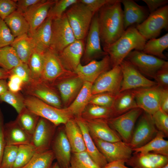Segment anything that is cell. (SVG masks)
Returning <instances> with one entry per match:
<instances>
[{
    "label": "cell",
    "mask_w": 168,
    "mask_h": 168,
    "mask_svg": "<svg viewBox=\"0 0 168 168\" xmlns=\"http://www.w3.org/2000/svg\"><path fill=\"white\" fill-rule=\"evenodd\" d=\"M22 91L26 96L35 97L56 107L63 108L59 94L55 86L40 79H33L23 85Z\"/></svg>",
    "instance_id": "cell-5"
},
{
    "label": "cell",
    "mask_w": 168,
    "mask_h": 168,
    "mask_svg": "<svg viewBox=\"0 0 168 168\" xmlns=\"http://www.w3.org/2000/svg\"><path fill=\"white\" fill-rule=\"evenodd\" d=\"M91 83L85 82L79 93L71 104L67 107L74 117H81L82 114L89 104L92 96Z\"/></svg>",
    "instance_id": "cell-30"
},
{
    "label": "cell",
    "mask_w": 168,
    "mask_h": 168,
    "mask_svg": "<svg viewBox=\"0 0 168 168\" xmlns=\"http://www.w3.org/2000/svg\"><path fill=\"white\" fill-rule=\"evenodd\" d=\"M74 118L82 132L86 152L96 164L102 168L108 162L97 147L89 132L85 121L81 117Z\"/></svg>",
    "instance_id": "cell-27"
},
{
    "label": "cell",
    "mask_w": 168,
    "mask_h": 168,
    "mask_svg": "<svg viewBox=\"0 0 168 168\" xmlns=\"http://www.w3.org/2000/svg\"><path fill=\"white\" fill-rule=\"evenodd\" d=\"M97 147L108 162L124 160L126 162L132 156L133 149L122 141L108 142L93 139Z\"/></svg>",
    "instance_id": "cell-13"
},
{
    "label": "cell",
    "mask_w": 168,
    "mask_h": 168,
    "mask_svg": "<svg viewBox=\"0 0 168 168\" xmlns=\"http://www.w3.org/2000/svg\"><path fill=\"white\" fill-rule=\"evenodd\" d=\"M4 124L3 115L0 108V168L3 154L6 146L3 133Z\"/></svg>",
    "instance_id": "cell-55"
},
{
    "label": "cell",
    "mask_w": 168,
    "mask_h": 168,
    "mask_svg": "<svg viewBox=\"0 0 168 168\" xmlns=\"http://www.w3.org/2000/svg\"><path fill=\"white\" fill-rule=\"evenodd\" d=\"M68 168H101L92 159L86 152L72 153Z\"/></svg>",
    "instance_id": "cell-41"
},
{
    "label": "cell",
    "mask_w": 168,
    "mask_h": 168,
    "mask_svg": "<svg viewBox=\"0 0 168 168\" xmlns=\"http://www.w3.org/2000/svg\"><path fill=\"white\" fill-rule=\"evenodd\" d=\"M153 78L158 85L162 88H168V64L159 70Z\"/></svg>",
    "instance_id": "cell-51"
},
{
    "label": "cell",
    "mask_w": 168,
    "mask_h": 168,
    "mask_svg": "<svg viewBox=\"0 0 168 168\" xmlns=\"http://www.w3.org/2000/svg\"><path fill=\"white\" fill-rule=\"evenodd\" d=\"M10 45L14 49L21 62L27 63L34 48L31 38L28 34H25L15 37Z\"/></svg>",
    "instance_id": "cell-33"
},
{
    "label": "cell",
    "mask_w": 168,
    "mask_h": 168,
    "mask_svg": "<svg viewBox=\"0 0 168 168\" xmlns=\"http://www.w3.org/2000/svg\"><path fill=\"white\" fill-rule=\"evenodd\" d=\"M84 120L93 139L111 142L122 141L118 134L110 126L106 119Z\"/></svg>",
    "instance_id": "cell-22"
},
{
    "label": "cell",
    "mask_w": 168,
    "mask_h": 168,
    "mask_svg": "<svg viewBox=\"0 0 168 168\" xmlns=\"http://www.w3.org/2000/svg\"><path fill=\"white\" fill-rule=\"evenodd\" d=\"M165 136L163 133L158 131L155 137L147 144L133 149L134 153L144 154L152 152L168 156V141L164 139Z\"/></svg>",
    "instance_id": "cell-32"
},
{
    "label": "cell",
    "mask_w": 168,
    "mask_h": 168,
    "mask_svg": "<svg viewBox=\"0 0 168 168\" xmlns=\"http://www.w3.org/2000/svg\"><path fill=\"white\" fill-rule=\"evenodd\" d=\"M160 109L168 114V88H162L160 98Z\"/></svg>",
    "instance_id": "cell-56"
},
{
    "label": "cell",
    "mask_w": 168,
    "mask_h": 168,
    "mask_svg": "<svg viewBox=\"0 0 168 168\" xmlns=\"http://www.w3.org/2000/svg\"><path fill=\"white\" fill-rule=\"evenodd\" d=\"M78 2V0H55L49 11L47 17L52 20L60 17L69 7Z\"/></svg>",
    "instance_id": "cell-44"
},
{
    "label": "cell",
    "mask_w": 168,
    "mask_h": 168,
    "mask_svg": "<svg viewBox=\"0 0 168 168\" xmlns=\"http://www.w3.org/2000/svg\"><path fill=\"white\" fill-rule=\"evenodd\" d=\"M52 31L49 49L58 54L77 40L65 13L52 20Z\"/></svg>",
    "instance_id": "cell-7"
},
{
    "label": "cell",
    "mask_w": 168,
    "mask_h": 168,
    "mask_svg": "<svg viewBox=\"0 0 168 168\" xmlns=\"http://www.w3.org/2000/svg\"><path fill=\"white\" fill-rule=\"evenodd\" d=\"M111 68L110 58L107 55L99 61L93 60L84 65L80 64L74 73L84 82L93 83L102 73Z\"/></svg>",
    "instance_id": "cell-19"
},
{
    "label": "cell",
    "mask_w": 168,
    "mask_h": 168,
    "mask_svg": "<svg viewBox=\"0 0 168 168\" xmlns=\"http://www.w3.org/2000/svg\"><path fill=\"white\" fill-rule=\"evenodd\" d=\"M50 168H62L57 162L53 163Z\"/></svg>",
    "instance_id": "cell-60"
},
{
    "label": "cell",
    "mask_w": 168,
    "mask_h": 168,
    "mask_svg": "<svg viewBox=\"0 0 168 168\" xmlns=\"http://www.w3.org/2000/svg\"><path fill=\"white\" fill-rule=\"evenodd\" d=\"M24 97L20 93L8 90L0 96V102H4L11 105L19 114L26 108Z\"/></svg>",
    "instance_id": "cell-43"
},
{
    "label": "cell",
    "mask_w": 168,
    "mask_h": 168,
    "mask_svg": "<svg viewBox=\"0 0 168 168\" xmlns=\"http://www.w3.org/2000/svg\"><path fill=\"white\" fill-rule=\"evenodd\" d=\"M139 33L147 40L156 38L163 29L168 27V5L164 6L148 16L136 26Z\"/></svg>",
    "instance_id": "cell-6"
},
{
    "label": "cell",
    "mask_w": 168,
    "mask_h": 168,
    "mask_svg": "<svg viewBox=\"0 0 168 168\" xmlns=\"http://www.w3.org/2000/svg\"><path fill=\"white\" fill-rule=\"evenodd\" d=\"M36 152L35 147L31 144L19 146L16 160L12 168H23Z\"/></svg>",
    "instance_id": "cell-42"
},
{
    "label": "cell",
    "mask_w": 168,
    "mask_h": 168,
    "mask_svg": "<svg viewBox=\"0 0 168 168\" xmlns=\"http://www.w3.org/2000/svg\"><path fill=\"white\" fill-rule=\"evenodd\" d=\"M122 79L120 92L138 88L148 87L158 84L150 80L139 72L132 65L124 60L120 64Z\"/></svg>",
    "instance_id": "cell-11"
},
{
    "label": "cell",
    "mask_w": 168,
    "mask_h": 168,
    "mask_svg": "<svg viewBox=\"0 0 168 168\" xmlns=\"http://www.w3.org/2000/svg\"><path fill=\"white\" fill-rule=\"evenodd\" d=\"M98 22L103 47L116 41L125 31L120 0H111L98 11Z\"/></svg>",
    "instance_id": "cell-1"
},
{
    "label": "cell",
    "mask_w": 168,
    "mask_h": 168,
    "mask_svg": "<svg viewBox=\"0 0 168 168\" xmlns=\"http://www.w3.org/2000/svg\"><path fill=\"white\" fill-rule=\"evenodd\" d=\"M162 88L157 85L132 90L138 107L151 115L153 114L160 109Z\"/></svg>",
    "instance_id": "cell-15"
},
{
    "label": "cell",
    "mask_w": 168,
    "mask_h": 168,
    "mask_svg": "<svg viewBox=\"0 0 168 168\" xmlns=\"http://www.w3.org/2000/svg\"><path fill=\"white\" fill-rule=\"evenodd\" d=\"M57 126L43 118L40 117L32 136L31 144L36 152L49 150Z\"/></svg>",
    "instance_id": "cell-17"
},
{
    "label": "cell",
    "mask_w": 168,
    "mask_h": 168,
    "mask_svg": "<svg viewBox=\"0 0 168 168\" xmlns=\"http://www.w3.org/2000/svg\"><path fill=\"white\" fill-rule=\"evenodd\" d=\"M3 133L6 146L31 144L32 135L24 130L15 120L4 124Z\"/></svg>",
    "instance_id": "cell-26"
},
{
    "label": "cell",
    "mask_w": 168,
    "mask_h": 168,
    "mask_svg": "<svg viewBox=\"0 0 168 168\" xmlns=\"http://www.w3.org/2000/svg\"><path fill=\"white\" fill-rule=\"evenodd\" d=\"M40 118L26 107L18 114L15 120L24 130L32 136Z\"/></svg>",
    "instance_id": "cell-36"
},
{
    "label": "cell",
    "mask_w": 168,
    "mask_h": 168,
    "mask_svg": "<svg viewBox=\"0 0 168 168\" xmlns=\"http://www.w3.org/2000/svg\"><path fill=\"white\" fill-rule=\"evenodd\" d=\"M16 8V0H0V18L4 20Z\"/></svg>",
    "instance_id": "cell-50"
},
{
    "label": "cell",
    "mask_w": 168,
    "mask_h": 168,
    "mask_svg": "<svg viewBox=\"0 0 168 168\" xmlns=\"http://www.w3.org/2000/svg\"><path fill=\"white\" fill-rule=\"evenodd\" d=\"M15 38L4 20L0 18V48L10 45Z\"/></svg>",
    "instance_id": "cell-48"
},
{
    "label": "cell",
    "mask_w": 168,
    "mask_h": 168,
    "mask_svg": "<svg viewBox=\"0 0 168 168\" xmlns=\"http://www.w3.org/2000/svg\"><path fill=\"white\" fill-rule=\"evenodd\" d=\"M161 168H168V163L165 165Z\"/></svg>",
    "instance_id": "cell-61"
},
{
    "label": "cell",
    "mask_w": 168,
    "mask_h": 168,
    "mask_svg": "<svg viewBox=\"0 0 168 168\" xmlns=\"http://www.w3.org/2000/svg\"><path fill=\"white\" fill-rule=\"evenodd\" d=\"M64 125V130L70 145L72 153L86 151L82 132L74 118L69 120Z\"/></svg>",
    "instance_id": "cell-29"
},
{
    "label": "cell",
    "mask_w": 168,
    "mask_h": 168,
    "mask_svg": "<svg viewBox=\"0 0 168 168\" xmlns=\"http://www.w3.org/2000/svg\"><path fill=\"white\" fill-rule=\"evenodd\" d=\"M65 13L76 40H83L88 33L94 14L79 0Z\"/></svg>",
    "instance_id": "cell-4"
},
{
    "label": "cell",
    "mask_w": 168,
    "mask_h": 168,
    "mask_svg": "<svg viewBox=\"0 0 168 168\" xmlns=\"http://www.w3.org/2000/svg\"><path fill=\"white\" fill-rule=\"evenodd\" d=\"M147 6L150 14L167 5V0H142Z\"/></svg>",
    "instance_id": "cell-54"
},
{
    "label": "cell",
    "mask_w": 168,
    "mask_h": 168,
    "mask_svg": "<svg viewBox=\"0 0 168 168\" xmlns=\"http://www.w3.org/2000/svg\"><path fill=\"white\" fill-rule=\"evenodd\" d=\"M75 74L64 68L58 53L50 49L44 52V66L40 79L54 85L59 79Z\"/></svg>",
    "instance_id": "cell-10"
},
{
    "label": "cell",
    "mask_w": 168,
    "mask_h": 168,
    "mask_svg": "<svg viewBox=\"0 0 168 168\" xmlns=\"http://www.w3.org/2000/svg\"><path fill=\"white\" fill-rule=\"evenodd\" d=\"M124 60L144 76L153 78L159 70L168 64L167 61L137 50L131 51Z\"/></svg>",
    "instance_id": "cell-9"
},
{
    "label": "cell",
    "mask_w": 168,
    "mask_h": 168,
    "mask_svg": "<svg viewBox=\"0 0 168 168\" xmlns=\"http://www.w3.org/2000/svg\"><path fill=\"white\" fill-rule=\"evenodd\" d=\"M143 111L140 108H136L106 120L110 127L119 135L122 141L128 144L131 141L136 122Z\"/></svg>",
    "instance_id": "cell-8"
},
{
    "label": "cell",
    "mask_w": 168,
    "mask_h": 168,
    "mask_svg": "<svg viewBox=\"0 0 168 168\" xmlns=\"http://www.w3.org/2000/svg\"><path fill=\"white\" fill-rule=\"evenodd\" d=\"M24 100L25 106L28 109L57 126L65 124L74 118L68 107L58 108L31 96L24 97Z\"/></svg>",
    "instance_id": "cell-3"
},
{
    "label": "cell",
    "mask_w": 168,
    "mask_h": 168,
    "mask_svg": "<svg viewBox=\"0 0 168 168\" xmlns=\"http://www.w3.org/2000/svg\"><path fill=\"white\" fill-rule=\"evenodd\" d=\"M15 37L29 31L28 24L22 14L16 11L12 13L4 20Z\"/></svg>",
    "instance_id": "cell-34"
},
{
    "label": "cell",
    "mask_w": 168,
    "mask_h": 168,
    "mask_svg": "<svg viewBox=\"0 0 168 168\" xmlns=\"http://www.w3.org/2000/svg\"><path fill=\"white\" fill-rule=\"evenodd\" d=\"M98 12L93 16L88 32L83 54V61L87 63L94 59L103 57L107 54L101 47L98 22Z\"/></svg>",
    "instance_id": "cell-16"
},
{
    "label": "cell",
    "mask_w": 168,
    "mask_h": 168,
    "mask_svg": "<svg viewBox=\"0 0 168 168\" xmlns=\"http://www.w3.org/2000/svg\"><path fill=\"white\" fill-rule=\"evenodd\" d=\"M126 161L124 160L118 161L108 162L102 168H137L129 167L125 165Z\"/></svg>",
    "instance_id": "cell-57"
},
{
    "label": "cell",
    "mask_w": 168,
    "mask_h": 168,
    "mask_svg": "<svg viewBox=\"0 0 168 168\" xmlns=\"http://www.w3.org/2000/svg\"><path fill=\"white\" fill-rule=\"evenodd\" d=\"M126 163L137 168H161L168 163V156L152 152L137 153Z\"/></svg>",
    "instance_id": "cell-25"
},
{
    "label": "cell",
    "mask_w": 168,
    "mask_h": 168,
    "mask_svg": "<svg viewBox=\"0 0 168 168\" xmlns=\"http://www.w3.org/2000/svg\"><path fill=\"white\" fill-rule=\"evenodd\" d=\"M52 19L47 17L33 34L30 36L34 48L43 52L50 48L52 34Z\"/></svg>",
    "instance_id": "cell-28"
},
{
    "label": "cell",
    "mask_w": 168,
    "mask_h": 168,
    "mask_svg": "<svg viewBox=\"0 0 168 168\" xmlns=\"http://www.w3.org/2000/svg\"><path fill=\"white\" fill-rule=\"evenodd\" d=\"M122 79L120 66L112 68L102 73L92 84V95L103 93L117 95L120 92Z\"/></svg>",
    "instance_id": "cell-12"
},
{
    "label": "cell",
    "mask_w": 168,
    "mask_h": 168,
    "mask_svg": "<svg viewBox=\"0 0 168 168\" xmlns=\"http://www.w3.org/2000/svg\"><path fill=\"white\" fill-rule=\"evenodd\" d=\"M84 82L75 73L61 78L54 84L59 94L63 105L68 107L74 100Z\"/></svg>",
    "instance_id": "cell-18"
},
{
    "label": "cell",
    "mask_w": 168,
    "mask_h": 168,
    "mask_svg": "<svg viewBox=\"0 0 168 168\" xmlns=\"http://www.w3.org/2000/svg\"><path fill=\"white\" fill-rule=\"evenodd\" d=\"M168 47V33L158 38L149 40L142 51L144 53L166 60L167 57L163 51Z\"/></svg>",
    "instance_id": "cell-35"
},
{
    "label": "cell",
    "mask_w": 168,
    "mask_h": 168,
    "mask_svg": "<svg viewBox=\"0 0 168 168\" xmlns=\"http://www.w3.org/2000/svg\"><path fill=\"white\" fill-rule=\"evenodd\" d=\"M138 108L132 90L120 92L115 97L112 109L114 117Z\"/></svg>",
    "instance_id": "cell-31"
},
{
    "label": "cell",
    "mask_w": 168,
    "mask_h": 168,
    "mask_svg": "<svg viewBox=\"0 0 168 168\" xmlns=\"http://www.w3.org/2000/svg\"><path fill=\"white\" fill-rule=\"evenodd\" d=\"M147 40L136 26L128 28L123 35L111 44L103 47L110 58L111 68L119 65L133 50L142 51Z\"/></svg>",
    "instance_id": "cell-2"
},
{
    "label": "cell",
    "mask_w": 168,
    "mask_h": 168,
    "mask_svg": "<svg viewBox=\"0 0 168 168\" xmlns=\"http://www.w3.org/2000/svg\"><path fill=\"white\" fill-rule=\"evenodd\" d=\"M10 74H14L20 77L24 85L28 84L33 79L30 72L27 63H21L9 71Z\"/></svg>",
    "instance_id": "cell-49"
},
{
    "label": "cell",
    "mask_w": 168,
    "mask_h": 168,
    "mask_svg": "<svg viewBox=\"0 0 168 168\" xmlns=\"http://www.w3.org/2000/svg\"><path fill=\"white\" fill-rule=\"evenodd\" d=\"M41 1V0H16L17 5L16 11L23 14L30 7L39 2Z\"/></svg>",
    "instance_id": "cell-53"
},
{
    "label": "cell",
    "mask_w": 168,
    "mask_h": 168,
    "mask_svg": "<svg viewBox=\"0 0 168 168\" xmlns=\"http://www.w3.org/2000/svg\"><path fill=\"white\" fill-rule=\"evenodd\" d=\"M55 1L53 0H41L22 14L29 26L28 34L29 36H31L47 18L49 11Z\"/></svg>",
    "instance_id": "cell-20"
},
{
    "label": "cell",
    "mask_w": 168,
    "mask_h": 168,
    "mask_svg": "<svg viewBox=\"0 0 168 168\" xmlns=\"http://www.w3.org/2000/svg\"><path fill=\"white\" fill-rule=\"evenodd\" d=\"M44 52L34 48L30 56L27 64L33 79H40L42 73L44 61Z\"/></svg>",
    "instance_id": "cell-40"
},
{
    "label": "cell",
    "mask_w": 168,
    "mask_h": 168,
    "mask_svg": "<svg viewBox=\"0 0 168 168\" xmlns=\"http://www.w3.org/2000/svg\"><path fill=\"white\" fill-rule=\"evenodd\" d=\"M116 95L109 93H100L92 95L89 104L112 108Z\"/></svg>",
    "instance_id": "cell-47"
},
{
    "label": "cell",
    "mask_w": 168,
    "mask_h": 168,
    "mask_svg": "<svg viewBox=\"0 0 168 168\" xmlns=\"http://www.w3.org/2000/svg\"><path fill=\"white\" fill-rule=\"evenodd\" d=\"M84 49L83 40H77L58 54L62 64L66 70L74 72L81 63Z\"/></svg>",
    "instance_id": "cell-23"
},
{
    "label": "cell",
    "mask_w": 168,
    "mask_h": 168,
    "mask_svg": "<svg viewBox=\"0 0 168 168\" xmlns=\"http://www.w3.org/2000/svg\"><path fill=\"white\" fill-rule=\"evenodd\" d=\"M55 159L51 150L36 152L29 162L23 168H50Z\"/></svg>",
    "instance_id": "cell-39"
},
{
    "label": "cell",
    "mask_w": 168,
    "mask_h": 168,
    "mask_svg": "<svg viewBox=\"0 0 168 168\" xmlns=\"http://www.w3.org/2000/svg\"><path fill=\"white\" fill-rule=\"evenodd\" d=\"M51 146L57 162L62 168H68L70 166L72 152L64 129L59 128L56 131Z\"/></svg>",
    "instance_id": "cell-21"
},
{
    "label": "cell",
    "mask_w": 168,
    "mask_h": 168,
    "mask_svg": "<svg viewBox=\"0 0 168 168\" xmlns=\"http://www.w3.org/2000/svg\"><path fill=\"white\" fill-rule=\"evenodd\" d=\"M121 2L124 7L123 14L125 30L134 24L142 23L150 14L148 10L133 0H122Z\"/></svg>",
    "instance_id": "cell-24"
},
{
    "label": "cell",
    "mask_w": 168,
    "mask_h": 168,
    "mask_svg": "<svg viewBox=\"0 0 168 168\" xmlns=\"http://www.w3.org/2000/svg\"><path fill=\"white\" fill-rule=\"evenodd\" d=\"M151 116L153 122L157 130L163 133L166 137H167L168 114L159 109Z\"/></svg>",
    "instance_id": "cell-45"
},
{
    "label": "cell",
    "mask_w": 168,
    "mask_h": 168,
    "mask_svg": "<svg viewBox=\"0 0 168 168\" xmlns=\"http://www.w3.org/2000/svg\"><path fill=\"white\" fill-rule=\"evenodd\" d=\"M141 116L128 144L133 149L147 144L155 137L158 131L151 115L144 112Z\"/></svg>",
    "instance_id": "cell-14"
},
{
    "label": "cell",
    "mask_w": 168,
    "mask_h": 168,
    "mask_svg": "<svg viewBox=\"0 0 168 168\" xmlns=\"http://www.w3.org/2000/svg\"><path fill=\"white\" fill-rule=\"evenodd\" d=\"M10 73L9 71L0 68V79H5L8 78Z\"/></svg>",
    "instance_id": "cell-59"
},
{
    "label": "cell",
    "mask_w": 168,
    "mask_h": 168,
    "mask_svg": "<svg viewBox=\"0 0 168 168\" xmlns=\"http://www.w3.org/2000/svg\"><path fill=\"white\" fill-rule=\"evenodd\" d=\"M22 62L11 45L0 48V68L9 71Z\"/></svg>",
    "instance_id": "cell-38"
},
{
    "label": "cell",
    "mask_w": 168,
    "mask_h": 168,
    "mask_svg": "<svg viewBox=\"0 0 168 168\" xmlns=\"http://www.w3.org/2000/svg\"><path fill=\"white\" fill-rule=\"evenodd\" d=\"M81 117L84 119H107L114 117V114L112 108L89 104L83 111Z\"/></svg>",
    "instance_id": "cell-37"
},
{
    "label": "cell",
    "mask_w": 168,
    "mask_h": 168,
    "mask_svg": "<svg viewBox=\"0 0 168 168\" xmlns=\"http://www.w3.org/2000/svg\"><path fill=\"white\" fill-rule=\"evenodd\" d=\"M111 0H80L94 14Z\"/></svg>",
    "instance_id": "cell-52"
},
{
    "label": "cell",
    "mask_w": 168,
    "mask_h": 168,
    "mask_svg": "<svg viewBox=\"0 0 168 168\" xmlns=\"http://www.w3.org/2000/svg\"><path fill=\"white\" fill-rule=\"evenodd\" d=\"M18 146H6L3 154L0 168H12L15 161Z\"/></svg>",
    "instance_id": "cell-46"
},
{
    "label": "cell",
    "mask_w": 168,
    "mask_h": 168,
    "mask_svg": "<svg viewBox=\"0 0 168 168\" xmlns=\"http://www.w3.org/2000/svg\"><path fill=\"white\" fill-rule=\"evenodd\" d=\"M8 90L7 82L5 79H0V96Z\"/></svg>",
    "instance_id": "cell-58"
}]
</instances>
